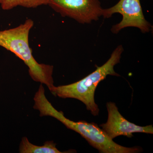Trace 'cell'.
Returning a JSON list of instances; mask_svg holds the SVG:
<instances>
[{"label": "cell", "mask_w": 153, "mask_h": 153, "mask_svg": "<svg viewBox=\"0 0 153 153\" xmlns=\"http://www.w3.org/2000/svg\"><path fill=\"white\" fill-rule=\"evenodd\" d=\"M33 108L40 111V116L52 117L67 128L79 134L100 153H137L141 151L140 148L126 147L115 143L96 124L85 121L74 122L70 120L64 116L62 111L55 109L45 94H41L37 97Z\"/></svg>", "instance_id": "1"}, {"label": "cell", "mask_w": 153, "mask_h": 153, "mask_svg": "<svg viewBox=\"0 0 153 153\" xmlns=\"http://www.w3.org/2000/svg\"><path fill=\"white\" fill-rule=\"evenodd\" d=\"M34 22L27 19L18 27L0 31V46L13 53L23 60L29 68L31 78L47 85L49 89L54 85L53 66L39 63L33 57L29 45L30 30Z\"/></svg>", "instance_id": "2"}, {"label": "cell", "mask_w": 153, "mask_h": 153, "mask_svg": "<svg viewBox=\"0 0 153 153\" xmlns=\"http://www.w3.org/2000/svg\"><path fill=\"white\" fill-rule=\"evenodd\" d=\"M123 52L122 45L118 46L111 55L107 61L87 76L77 82L68 85L55 86L49 91L53 95L62 98H73L84 103L86 109L94 116H97L99 108L94 99L95 91L99 83L106 78L108 75L120 76L114 71L115 66L120 62Z\"/></svg>", "instance_id": "3"}, {"label": "cell", "mask_w": 153, "mask_h": 153, "mask_svg": "<svg viewBox=\"0 0 153 153\" xmlns=\"http://www.w3.org/2000/svg\"><path fill=\"white\" fill-rule=\"evenodd\" d=\"M115 13L121 14L123 19L118 24L112 26V33L117 34L128 27L138 28L144 33H149L151 30L152 25L143 13L140 0H120L111 7L103 9L102 16L104 19H109Z\"/></svg>", "instance_id": "4"}, {"label": "cell", "mask_w": 153, "mask_h": 153, "mask_svg": "<svg viewBox=\"0 0 153 153\" xmlns=\"http://www.w3.org/2000/svg\"><path fill=\"white\" fill-rule=\"evenodd\" d=\"M48 5L62 16L82 24L97 21L103 14L100 0H49Z\"/></svg>", "instance_id": "5"}, {"label": "cell", "mask_w": 153, "mask_h": 153, "mask_svg": "<svg viewBox=\"0 0 153 153\" xmlns=\"http://www.w3.org/2000/svg\"><path fill=\"white\" fill-rule=\"evenodd\" d=\"M106 106L108 113L107 121L100 125V127L111 139L119 136L131 138L134 133L153 134L152 125L141 126L130 122L122 115L114 102H108Z\"/></svg>", "instance_id": "6"}, {"label": "cell", "mask_w": 153, "mask_h": 153, "mask_svg": "<svg viewBox=\"0 0 153 153\" xmlns=\"http://www.w3.org/2000/svg\"><path fill=\"white\" fill-rule=\"evenodd\" d=\"M19 152L21 153H62L56 147V144L52 141H47L42 146H36L32 144L27 138L24 137L22 139L19 147Z\"/></svg>", "instance_id": "7"}, {"label": "cell", "mask_w": 153, "mask_h": 153, "mask_svg": "<svg viewBox=\"0 0 153 153\" xmlns=\"http://www.w3.org/2000/svg\"><path fill=\"white\" fill-rule=\"evenodd\" d=\"M49 0H1L0 6L4 10H9L20 6L27 8H36L39 6L47 5Z\"/></svg>", "instance_id": "8"}, {"label": "cell", "mask_w": 153, "mask_h": 153, "mask_svg": "<svg viewBox=\"0 0 153 153\" xmlns=\"http://www.w3.org/2000/svg\"><path fill=\"white\" fill-rule=\"evenodd\" d=\"M0 4H1V0H0Z\"/></svg>", "instance_id": "9"}]
</instances>
